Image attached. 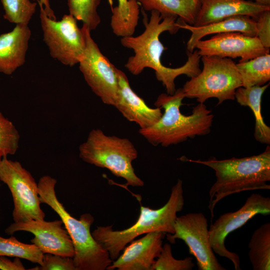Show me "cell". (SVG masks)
<instances>
[{
    "mask_svg": "<svg viewBox=\"0 0 270 270\" xmlns=\"http://www.w3.org/2000/svg\"><path fill=\"white\" fill-rule=\"evenodd\" d=\"M150 12V20L145 24V30L142 34L120 39L122 45L132 49L134 52L124 66L134 76L140 74L146 68L153 69L157 80L166 88L167 94L172 95L176 90L174 80L178 76L185 74L192 78L200 72L201 56L196 49L192 52L186 51L188 60L183 66L176 68L164 66L161 56L166 48L160 41V36L164 32L174 34L180 28L176 21L178 18L172 16H163L154 10Z\"/></svg>",
    "mask_w": 270,
    "mask_h": 270,
    "instance_id": "obj_1",
    "label": "cell"
},
{
    "mask_svg": "<svg viewBox=\"0 0 270 270\" xmlns=\"http://www.w3.org/2000/svg\"><path fill=\"white\" fill-rule=\"evenodd\" d=\"M0 269L2 270H25L20 258H16L12 261L4 256H0Z\"/></svg>",
    "mask_w": 270,
    "mask_h": 270,
    "instance_id": "obj_32",
    "label": "cell"
},
{
    "mask_svg": "<svg viewBox=\"0 0 270 270\" xmlns=\"http://www.w3.org/2000/svg\"><path fill=\"white\" fill-rule=\"evenodd\" d=\"M86 48L79 68L92 92L103 103L114 106L118 98V82L116 68L100 50L84 24Z\"/></svg>",
    "mask_w": 270,
    "mask_h": 270,
    "instance_id": "obj_10",
    "label": "cell"
},
{
    "mask_svg": "<svg viewBox=\"0 0 270 270\" xmlns=\"http://www.w3.org/2000/svg\"><path fill=\"white\" fill-rule=\"evenodd\" d=\"M201 58L202 70L182 88L185 98H196L199 103L216 98L218 104L234 100L236 89L242 86L236 64L228 58L203 56Z\"/></svg>",
    "mask_w": 270,
    "mask_h": 270,
    "instance_id": "obj_7",
    "label": "cell"
},
{
    "mask_svg": "<svg viewBox=\"0 0 270 270\" xmlns=\"http://www.w3.org/2000/svg\"><path fill=\"white\" fill-rule=\"evenodd\" d=\"M31 30L28 24H16L0 35V72L12 74L25 62Z\"/></svg>",
    "mask_w": 270,
    "mask_h": 270,
    "instance_id": "obj_18",
    "label": "cell"
},
{
    "mask_svg": "<svg viewBox=\"0 0 270 270\" xmlns=\"http://www.w3.org/2000/svg\"><path fill=\"white\" fill-rule=\"evenodd\" d=\"M0 180L6 184L12 194L14 222L44 220L45 214L40 206L38 184L19 162L7 157L2 158L0 162Z\"/></svg>",
    "mask_w": 270,
    "mask_h": 270,
    "instance_id": "obj_8",
    "label": "cell"
},
{
    "mask_svg": "<svg viewBox=\"0 0 270 270\" xmlns=\"http://www.w3.org/2000/svg\"><path fill=\"white\" fill-rule=\"evenodd\" d=\"M270 214V198L259 194H252L240 208L221 215L210 226L209 240L214 252L230 260L236 270H241L239 256L228 250L225 246L226 238L256 214L268 215Z\"/></svg>",
    "mask_w": 270,
    "mask_h": 270,
    "instance_id": "obj_11",
    "label": "cell"
},
{
    "mask_svg": "<svg viewBox=\"0 0 270 270\" xmlns=\"http://www.w3.org/2000/svg\"><path fill=\"white\" fill-rule=\"evenodd\" d=\"M165 234L161 232H153L134 240L106 270H151L162 250V240Z\"/></svg>",
    "mask_w": 270,
    "mask_h": 270,
    "instance_id": "obj_15",
    "label": "cell"
},
{
    "mask_svg": "<svg viewBox=\"0 0 270 270\" xmlns=\"http://www.w3.org/2000/svg\"><path fill=\"white\" fill-rule=\"evenodd\" d=\"M108 0V2L110 5V6H111V9H112L113 8H112V5H113V0Z\"/></svg>",
    "mask_w": 270,
    "mask_h": 270,
    "instance_id": "obj_35",
    "label": "cell"
},
{
    "mask_svg": "<svg viewBox=\"0 0 270 270\" xmlns=\"http://www.w3.org/2000/svg\"><path fill=\"white\" fill-rule=\"evenodd\" d=\"M254 20L256 22V36L266 48H270V10L262 12Z\"/></svg>",
    "mask_w": 270,
    "mask_h": 270,
    "instance_id": "obj_31",
    "label": "cell"
},
{
    "mask_svg": "<svg viewBox=\"0 0 270 270\" xmlns=\"http://www.w3.org/2000/svg\"><path fill=\"white\" fill-rule=\"evenodd\" d=\"M176 23L180 28L188 30L192 33L186 44V51L190 52L195 50V44L198 40L210 34L238 32L250 36L256 35V22L248 16H235L200 26L190 25L180 20Z\"/></svg>",
    "mask_w": 270,
    "mask_h": 270,
    "instance_id": "obj_19",
    "label": "cell"
},
{
    "mask_svg": "<svg viewBox=\"0 0 270 270\" xmlns=\"http://www.w3.org/2000/svg\"><path fill=\"white\" fill-rule=\"evenodd\" d=\"M4 18L16 24H28L36 10V3L31 0H1Z\"/></svg>",
    "mask_w": 270,
    "mask_h": 270,
    "instance_id": "obj_27",
    "label": "cell"
},
{
    "mask_svg": "<svg viewBox=\"0 0 270 270\" xmlns=\"http://www.w3.org/2000/svg\"><path fill=\"white\" fill-rule=\"evenodd\" d=\"M38 4L44 40L52 57L65 66H73L78 64L84 52L86 41L77 20L70 14L58 21L50 18L43 5Z\"/></svg>",
    "mask_w": 270,
    "mask_h": 270,
    "instance_id": "obj_9",
    "label": "cell"
},
{
    "mask_svg": "<svg viewBox=\"0 0 270 270\" xmlns=\"http://www.w3.org/2000/svg\"><path fill=\"white\" fill-rule=\"evenodd\" d=\"M44 254L34 244L22 242L12 236H0V256L18 258L41 265Z\"/></svg>",
    "mask_w": 270,
    "mask_h": 270,
    "instance_id": "obj_25",
    "label": "cell"
},
{
    "mask_svg": "<svg viewBox=\"0 0 270 270\" xmlns=\"http://www.w3.org/2000/svg\"><path fill=\"white\" fill-rule=\"evenodd\" d=\"M146 11L156 10L163 16H172L194 25L200 6V0H136Z\"/></svg>",
    "mask_w": 270,
    "mask_h": 270,
    "instance_id": "obj_21",
    "label": "cell"
},
{
    "mask_svg": "<svg viewBox=\"0 0 270 270\" xmlns=\"http://www.w3.org/2000/svg\"><path fill=\"white\" fill-rule=\"evenodd\" d=\"M138 156L137 150L128 138L106 135L98 128L92 130L79 146V156L83 161L108 169L114 176L124 178L127 186L144 185L132 165Z\"/></svg>",
    "mask_w": 270,
    "mask_h": 270,
    "instance_id": "obj_6",
    "label": "cell"
},
{
    "mask_svg": "<svg viewBox=\"0 0 270 270\" xmlns=\"http://www.w3.org/2000/svg\"><path fill=\"white\" fill-rule=\"evenodd\" d=\"M29 270H77L72 258L48 253L44 254L41 265Z\"/></svg>",
    "mask_w": 270,
    "mask_h": 270,
    "instance_id": "obj_30",
    "label": "cell"
},
{
    "mask_svg": "<svg viewBox=\"0 0 270 270\" xmlns=\"http://www.w3.org/2000/svg\"><path fill=\"white\" fill-rule=\"evenodd\" d=\"M185 98L182 88L172 94H162L154 102L156 107L164 112L154 125L140 129L139 133L154 146L168 147L210 133L214 115L204 103H198L190 114H182L180 108Z\"/></svg>",
    "mask_w": 270,
    "mask_h": 270,
    "instance_id": "obj_2",
    "label": "cell"
},
{
    "mask_svg": "<svg viewBox=\"0 0 270 270\" xmlns=\"http://www.w3.org/2000/svg\"><path fill=\"white\" fill-rule=\"evenodd\" d=\"M184 203L182 181L178 179L171 189L168 202L162 208L154 210L140 205L138 218L131 226L122 230H114L112 225L97 226L92 234L114 260L125 246L138 236L153 232L174 234L177 213L183 209Z\"/></svg>",
    "mask_w": 270,
    "mask_h": 270,
    "instance_id": "obj_4",
    "label": "cell"
},
{
    "mask_svg": "<svg viewBox=\"0 0 270 270\" xmlns=\"http://www.w3.org/2000/svg\"><path fill=\"white\" fill-rule=\"evenodd\" d=\"M100 0H68L70 14L80 20L90 31L94 30L100 23L97 12Z\"/></svg>",
    "mask_w": 270,
    "mask_h": 270,
    "instance_id": "obj_26",
    "label": "cell"
},
{
    "mask_svg": "<svg viewBox=\"0 0 270 270\" xmlns=\"http://www.w3.org/2000/svg\"><path fill=\"white\" fill-rule=\"evenodd\" d=\"M118 96L114 106L128 120L134 122L140 129L148 128L156 123L162 116L161 108H152L131 88L128 77L120 70H117Z\"/></svg>",
    "mask_w": 270,
    "mask_h": 270,
    "instance_id": "obj_16",
    "label": "cell"
},
{
    "mask_svg": "<svg viewBox=\"0 0 270 270\" xmlns=\"http://www.w3.org/2000/svg\"><path fill=\"white\" fill-rule=\"evenodd\" d=\"M194 266L192 257H186L183 260L174 258L170 244L166 243L162 246L160 253L151 270H192Z\"/></svg>",
    "mask_w": 270,
    "mask_h": 270,
    "instance_id": "obj_29",
    "label": "cell"
},
{
    "mask_svg": "<svg viewBox=\"0 0 270 270\" xmlns=\"http://www.w3.org/2000/svg\"><path fill=\"white\" fill-rule=\"evenodd\" d=\"M242 86H262L270 80V54H266L236 64Z\"/></svg>",
    "mask_w": 270,
    "mask_h": 270,
    "instance_id": "obj_23",
    "label": "cell"
},
{
    "mask_svg": "<svg viewBox=\"0 0 270 270\" xmlns=\"http://www.w3.org/2000/svg\"><path fill=\"white\" fill-rule=\"evenodd\" d=\"M185 160L205 165L214 171L216 180L209 191L208 208L212 218L216 204L228 196L248 190L270 189L269 145L259 154L242 158Z\"/></svg>",
    "mask_w": 270,
    "mask_h": 270,
    "instance_id": "obj_3",
    "label": "cell"
},
{
    "mask_svg": "<svg viewBox=\"0 0 270 270\" xmlns=\"http://www.w3.org/2000/svg\"><path fill=\"white\" fill-rule=\"evenodd\" d=\"M195 49L201 56L240 58L239 62L270 54V48L264 47L256 36H250L238 32L220 33L208 40H200L195 44Z\"/></svg>",
    "mask_w": 270,
    "mask_h": 270,
    "instance_id": "obj_14",
    "label": "cell"
},
{
    "mask_svg": "<svg viewBox=\"0 0 270 270\" xmlns=\"http://www.w3.org/2000/svg\"><path fill=\"white\" fill-rule=\"evenodd\" d=\"M174 232L168 234L166 238L174 244L176 239L182 240L190 254L196 260L198 270H226L218 262L210 246L208 220L200 212H190L177 216Z\"/></svg>",
    "mask_w": 270,
    "mask_h": 270,
    "instance_id": "obj_12",
    "label": "cell"
},
{
    "mask_svg": "<svg viewBox=\"0 0 270 270\" xmlns=\"http://www.w3.org/2000/svg\"><path fill=\"white\" fill-rule=\"evenodd\" d=\"M254 1L262 4L270 6V0H254Z\"/></svg>",
    "mask_w": 270,
    "mask_h": 270,
    "instance_id": "obj_34",
    "label": "cell"
},
{
    "mask_svg": "<svg viewBox=\"0 0 270 270\" xmlns=\"http://www.w3.org/2000/svg\"><path fill=\"white\" fill-rule=\"evenodd\" d=\"M270 10V6L246 0H200L195 26L206 25L235 16H248L254 20L259 14Z\"/></svg>",
    "mask_w": 270,
    "mask_h": 270,
    "instance_id": "obj_17",
    "label": "cell"
},
{
    "mask_svg": "<svg viewBox=\"0 0 270 270\" xmlns=\"http://www.w3.org/2000/svg\"><path fill=\"white\" fill-rule=\"evenodd\" d=\"M20 134L13 123L0 112V162L19 148Z\"/></svg>",
    "mask_w": 270,
    "mask_h": 270,
    "instance_id": "obj_28",
    "label": "cell"
},
{
    "mask_svg": "<svg viewBox=\"0 0 270 270\" xmlns=\"http://www.w3.org/2000/svg\"><path fill=\"white\" fill-rule=\"evenodd\" d=\"M118 6L112 9L110 26L118 36H132L138 26L140 4L136 0H118Z\"/></svg>",
    "mask_w": 270,
    "mask_h": 270,
    "instance_id": "obj_22",
    "label": "cell"
},
{
    "mask_svg": "<svg viewBox=\"0 0 270 270\" xmlns=\"http://www.w3.org/2000/svg\"><path fill=\"white\" fill-rule=\"evenodd\" d=\"M34 0V1L36 0L38 2H40L43 5L44 10L47 16L50 18H51L54 20H56V17L54 15V13L50 7L48 0Z\"/></svg>",
    "mask_w": 270,
    "mask_h": 270,
    "instance_id": "obj_33",
    "label": "cell"
},
{
    "mask_svg": "<svg viewBox=\"0 0 270 270\" xmlns=\"http://www.w3.org/2000/svg\"><path fill=\"white\" fill-rule=\"evenodd\" d=\"M62 220L47 222L44 220H31L10 224L5 232L12 235L20 231L29 232L34 235L30 240L43 254H52L73 258L74 250L72 239Z\"/></svg>",
    "mask_w": 270,
    "mask_h": 270,
    "instance_id": "obj_13",
    "label": "cell"
},
{
    "mask_svg": "<svg viewBox=\"0 0 270 270\" xmlns=\"http://www.w3.org/2000/svg\"><path fill=\"white\" fill-rule=\"evenodd\" d=\"M248 247V256L254 270H270V223L256 230Z\"/></svg>",
    "mask_w": 270,
    "mask_h": 270,
    "instance_id": "obj_24",
    "label": "cell"
},
{
    "mask_svg": "<svg viewBox=\"0 0 270 270\" xmlns=\"http://www.w3.org/2000/svg\"><path fill=\"white\" fill-rule=\"evenodd\" d=\"M270 83L262 86L248 88L240 86L236 89L235 99L241 106L249 107L255 118L254 136L260 143L270 144V128L264 122L261 112V102L262 94Z\"/></svg>",
    "mask_w": 270,
    "mask_h": 270,
    "instance_id": "obj_20",
    "label": "cell"
},
{
    "mask_svg": "<svg viewBox=\"0 0 270 270\" xmlns=\"http://www.w3.org/2000/svg\"><path fill=\"white\" fill-rule=\"evenodd\" d=\"M57 180L52 176H42L38 183L42 203L50 206L60 216L73 244L72 258L77 270H105L112 260L108 252L98 244L90 232L94 222L92 214L86 213L78 220L71 216L58 198L55 190Z\"/></svg>",
    "mask_w": 270,
    "mask_h": 270,
    "instance_id": "obj_5",
    "label": "cell"
}]
</instances>
